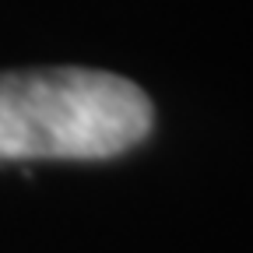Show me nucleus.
<instances>
[{"mask_svg": "<svg viewBox=\"0 0 253 253\" xmlns=\"http://www.w3.org/2000/svg\"><path fill=\"white\" fill-rule=\"evenodd\" d=\"M151 123L148 95L109 71L42 67L0 74V162L113 158L141 144Z\"/></svg>", "mask_w": 253, "mask_h": 253, "instance_id": "obj_1", "label": "nucleus"}]
</instances>
